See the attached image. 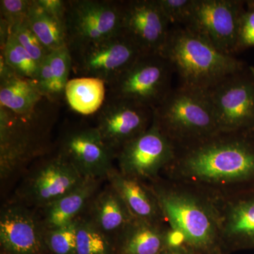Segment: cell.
I'll return each mask as SVG.
<instances>
[{"label":"cell","mask_w":254,"mask_h":254,"mask_svg":"<svg viewBox=\"0 0 254 254\" xmlns=\"http://www.w3.org/2000/svg\"><path fill=\"white\" fill-rule=\"evenodd\" d=\"M175 147L167 180L204 193L254 187V131H219Z\"/></svg>","instance_id":"1"},{"label":"cell","mask_w":254,"mask_h":254,"mask_svg":"<svg viewBox=\"0 0 254 254\" xmlns=\"http://www.w3.org/2000/svg\"><path fill=\"white\" fill-rule=\"evenodd\" d=\"M149 185L165 222L172 230L183 237L190 248L196 254L220 251L218 225L205 194L160 177Z\"/></svg>","instance_id":"2"},{"label":"cell","mask_w":254,"mask_h":254,"mask_svg":"<svg viewBox=\"0 0 254 254\" xmlns=\"http://www.w3.org/2000/svg\"><path fill=\"white\" fill-rule=\"evenodd\" d=\"M159 54L168 60L180 86L206 93L224 78L247 64L224 54L201 36L180 26L170 28Z\"/></svg>","instance_id":"3"},{"label":"cell","mask_w":254,"mask_h":254,"mask_svg":"<svg viewBox=\"0 0 254 254\" xmlns=\"http://www.w3.org/2000/svg\"><path fill=\"white\" fill-rule=\"evenodd\" d=\"M59 103L45 99L32 113L19 115L0 106V176L5 180L46 154Z\"/></svg>","instance_id":"4"},{"label":"cell","mask_w":254,"mask_h":254,"mask_svg":"<svg viewBox=\"0 0 254 254\" xmlns=\"http://www.w3.org/2000/svg\"><path fill=\"white\" fill-rule=\"evenodd\" d=\"M153 120L175 146L220 131L206 93L180 86L155 108Z\"/></svg>","instance_id":"5"},{"label":"cell","mask_w":254,"mask_h":254,"mask_svg":"<svg viewBox=\"0 0 254 254\" xmlns=\"http://www.w3.org/2000/svg\"><path fill=\"white\" fill-rule=\"evenodd\" d=\"M123 1L69 0L64 18L70 53L122 32Z\"/></svg>","instance_id":"6"},{"label":"cell","mask_w":254,"mask_h":254,"mask_svg":"<svg viewBox=\"0 0 254 254\" xmlns=\"http://www.w3.org/2000/svg\"><path fill=\"white\" fill-rule=\"evenodd\" d=\"M173 66L162 55H142L111 84L108 95L154 110L170 93Z\"/></svg>","instance_id":"7"},{"label":"cell","mask_w":254,"mask_h":254,"mask_svg":"<svg viewBox=\"0 0 254 254\" xmlns=\"http://www.w3.org/2000/svg\"><path fill=\"white\" fill-rule=\"evenodd\" d=\"M220 131H254V67L247 66L206 92Z\"/></svg>","instance_id":"8"},{"label":"cell","mask_w":254,"mask_h":254,"mask_svg":"<svg viewBox=\"0 0 254 254\" xmlns=\"http://www.w3.org/2000/svg\"><path fill=\"white\" fill-rule=\"evenodd\" d=\"M247 1L195 0L183 27L208 41L227 55L237 53L241 18Z\"/></svg>","instance_id":"9"},{"label":"cell","mask_w":254,"mask_h":254,"mask_svg":"<svg viewBox=\"0 0 254 254\" xmlns=\"http://www.w3.org/2000/svg\"><path fill=\"white\" fill-rule=\"evenodd\" d=\"M142 55L136 43L122 31L71 53L72 71L77 76L100 78L108 86Z\"/></svg>","instance_id":"10"},{"label":"cell","mask_w":254,"mask_h":254,"mask_svg":"<svg viewBox=\"0 0 254 254\" xmlns=\"http://www.w3.org/2000/svg\"><path fill=\"white\" fill-rule=\"evenodd\" d=\"M218 225L220 248L254 249V187L224 193H204Z\"/></svg>","instance_id":"11"},{"label":"cell","mask_w":254,"mask_h":254,"mask_svg":"<svg viewBox=\"0 0 254 254\" xmlns=\"http://www.w3.org/2000/svg\"><path fill=\"white\" fill-rule=\"evenodd\" d=\"M175 147L153 120L149 128L124 145L116 155L119 171L140 181L150 182L175 157Z\"/></svg>","instance_id":"12"},{"label":"cell","mask_w":254,"mask_h":254,"mask_svg":"<svg viewBox=\"0 0 254 254\" xmlns=\"http://www.w3.org/2000/svg\"><path fill=\"white\" fill-rule=\"evenodd\" d=\"M153 114L151 108L108 95L96 114L95 127L106 145L117 155L124 145L149 128Z\"/></svg>","instance_id":"13"},{"label":"cell","mask_w":254,"mask_h":254,"mask_svg":"<svg viewBox=\"0 0 254 254\" xmlns=\"http://www.w3.org/2000/svg\"><path fill=\"white\" fill-rule=\"evenodd\" d=\"M84 178L106 177L113 170L116 153L110 149L95 127L77 126L64 133L58 153Z\"/></svg>","instance_id":"14"},{"label":"cell","mask_w":254,"mask_h":254,"mask_svg":"<svg viewBox=\"0 0 254 254\" xmlns=\"http://www.w3.org/2000/svg\"><path fill=\"white\" fill-rule=\"evenodd\" d=\"M61 155L46 159L33 169L23 185L21 197L28 204L46 208L84 180Z\"/></svg>","instance_id":"15"},{"label":"cell","mask_w":254,"mask_h":254,"mask_svg":"<svg viewBox=\"0 0 254 254\" xmlns=\"http://www.w3.org/2000/svg\"><path fill=\"white\" fill-rule=\"evenodd\" d=\"M170 23L158 0L123 1L122 31L143 54H157L163 48Z\"/></svg>","instance_id":"16"},{"label":"cell","mask_w":254,"mask_h":254,"mask_svg":"<svg viewBox=\"0 0 254 254\" xmlns=\"http://www.w3.org/2000/svg\"><path fill=\"white\" fill-rule=\"evenodd\" d=\"M46 228L30 209L5 205L0 215V245L4 254H43Z\"/></svg>","instance_id":"17"},{"label":"cell","mask_w":254,"mask_h":254,"mask_svg":"<svg viewBox=\"0 0 254 254\" xmlns=\"http://www.w3.org/2000/svg\"><path fill=\"white\" fill-rule=\"evenodd\" d=\"M107 179L133 218L156 223L166 222L149 184L124 175L115 169Z\"/></svg>","instance_id":"18"},{"label":"cell","mask_w":254,"mask_h":254,"mask_svg":"<svg viewBox=\"0 0 254 254\" xmlns=\"http://www.w3.org/2000/svg\"><path fill=\"white\" fill-rule=\"evenodd\" d=\"M133 218L118 235L123 254H159L168 247L170 228Z\"/></svg>","instance_id":"19"},{"label":"cell","mask_w":254,"mask_h":254,"mask_svg":"<svg viewBox=\"0 0 254 254\" xmlns=\"http://www.w3.org/2000/svg\"><path fill=\"white\" fill-rule=\"evenodd\" d=\"M98 185V179H84L76 188L44 208L43 223L46 230L59 228L77 220L93 198Z\"/></svg>","instance_id":"20"},{"label":"cell","mask_w":254,"mask_h":254,"mask_svg":"<svg viewBox=\"0 0 254 254\" xmlns=\"http://www.w3.org/2000/svg\"><path fill=\"white\" fill-rule=\"evenodd\" d=\"M93 201L90 220L107 236L120 235L133 219L125 202L110 185Z\"/></svg>","instance_id":"21"},{"label":"cell","mask_w":254,"mask_h":254,"mask_svg":"<svg viewBox=\"0 0 254 254\" xmlns=\"http://www.w3.org/2000/svg\"><path fill=\"white\" fill-rule=\"evenodd\" d=\"M108 95L106 83L100 78L76 76L70 78L64 91V99L71 110L84 116L96 115Z\"/></svg>","instance_id":"22"},{"label":"cell","mask_w":254,"mask_h":254,"mask_svg":"<svg viewBox=\"0 0 254 254\" xmlns=\"http://www.w3.org/2000/svg\"><path fill=\"white\" fill-rule=\"evenodd\" d=\"M46 98L33 80L21 77L16 73L0 80V106L13 113H32Z\"/></svg>","instance_id":"23"},{"label":"cell","mask_w":254,"mask_h":254,"mask_svg":"<svg viewBox=\"0 0 254 254\" xmlns=\"http://www.w3.org/2000/svg\"><path fill=\"white\" fill-rule=\"evenodd\" d=\"M28 25L49 53L67 47L64 23L48 14L33 0L27 16Z\"/></svg>","instance_id":"24"},{"label":"cell","mask_w":254,"mask_h":254,"mask_svg":"<svg viewBox=\"0 0 254 254\" xmlns=\"http://www.w3.org/2000/svg\"><path fill=\"white\" fill-rule=\"evenodd\" d=\"M51 68L52 85L49 100L60 103L64 99V91L72 71V59L67 47L51 52L48 55Z\"/></svg>","instance_id":"25"},{"label":"cell","mask_w":254,"mask_h":254,"mask_svg":"<svg viewBox=\"0 0 254 254\" xmlns=\"http://www.w3.org/2000/svg\"><path fill=\"white\" fill-rule=\"evenodd\" d=\"M0 56L4 58L6 64L18 76L35 81L39 64L37 63L20 45L12 33L10 35L4 48L1 49Z\"/></svg>","instance_id":"26"},{"label":"cell","mask_w":254,"mask_h":254,"mask_svg":"<svg viewBox=\"0 0 254 254\" xmlns=\"http://www.w3.org/2000/svg\"><path fill=\"white\" fill-rule=\"evenodd\" d=\"M76 254H111L108 236L90 220L78 219Z\"/></svg>","instance_id":"27"},{"label":"cell","mask_w":254,"mask_h":254,"mask_svg":"<svg viewBox=\"0 0 254 254\" xmlns=\"http://www.w3.org/2000/svg\"><path fill=\"white\" fill-rule=\"evenodd\" d=\"M78 219L59 228L46 230V246L53 254H76Z\"/></svg>","instance_id":"28"},{"label":"cell","mask_w":254,"mask_h":254,"mask_svg":"<svg viewBox=\"0 0 254 254\" xmlns=\"http://www.w3.org/2000/svg\"><path fill=\"white\" fill-rule=\"evenodd\" d=\"M11 33L32 58L39 64L49 55V52L32 31L27 19L14 25L11 28Z\"/></svg>","instance_id":"29"},{"label":"cell","mask_w":254,"mask_h":254,"mask_svg":"<svg viewBox=\"0 0 254 254\" xmlns=\"http://www.w3.org/2000/svg\"><path fill=\"white\" fill-rule=\"evenodd\" d=\"M170 25L185 26L195 0H158Z\"/></svg>","instance_id":"30"},{"label":"cell","mask_w":254,"mask_h":254,"mask_svg":"<svg viewBox=\"0 0 254 254\" xmlns=\"http://www.w3.org/2000/svg\"><path fill=\"white\" fill-rule=\"evenodd\" d=\"M252 47H254V0H247L239 28L237 53Z\"/></svg>","instance_id":"31"},{"label":"cell","mask_w":254,"mask_h":254,"mask_svg":"<svg viewBox=\"0 0 254 254\" xmlns=\"http://www.w3.org/2000/svg\"><path fill=\"white\" fill-rule=\"evenodd\" d=\"M33 0H1V18L9 23L11 28L27 18Z\"/></svg>","instance_id":"32"},{"label":"cell","mask_w":254,"mask_h":254,"mask_svg":"<svg viewBox=\"0 0 254 254\" xmlns=\"http://www.w3.org/2000/svg\"><path fill=\"white\" fill-rule=\"evenodd\" d=\"M39 6L52 16L64 23L67 1L64 0H36Z\"/></svg>","instance_id":"33"},{"label":"cell","mask_w":254,"mask_h":254,"mask_svg":"<svg viewBox=\"0 0 254 254\" xmlns=\"http://www.w3.org/2000/svg\"><path fill=\"white\" fill-rule=\"evenodd\" d=\"M159 254H196L186 245L167 247Z\"/></svg>","instance_id":"34"}]
</instances>
